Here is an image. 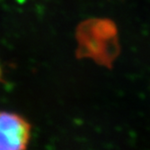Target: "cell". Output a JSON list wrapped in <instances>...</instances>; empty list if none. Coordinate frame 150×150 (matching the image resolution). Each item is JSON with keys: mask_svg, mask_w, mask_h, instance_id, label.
Here are the masks:
<instances>
[{"mask_svg": "<svg viewBox=\"0 0 150 150\" xmlns=\"http://www.w3.org/2000/svg\"><path fill=\"white\" fill-rule=\"evenodd\" d=\"M32 127L23 116L0 111V150H23L28 146Z\"/></svg>", "mask_w": 150, "mask_h": 150, "instance_id": "cell-2", "label": "cell"}, {"mask_svg": "<svg viewBox=\"0 0 150 150\" xmlns=\"http://www.w3.org/2000/svg\"><path fill=\"white\" fill-rule=\"evenodd\" d=\"M76 55L88 57L101 64L110 63L117 49L113 24L104 19H91L80 24L76 30Z\"/></svg>", "mask_w": 150, "mask_h": 150, "instance_id": "cell-1", "label": "cell"}, {"mask_svg": "<svg viewBox=\"0 0 150 150\" xmlns=\"http://www.w3.org/2000/svg\"><path fill=\"white\" fill-rule=\"evenodd\" d=\"M0 76H1V69H0Z\"/></svg>", "mask_w": 150, "mask_h": 150, "instance_id": "cell-3", "label": "cell"}]
</instances>
